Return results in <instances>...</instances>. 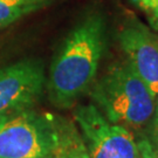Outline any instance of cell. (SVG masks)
Returning a JSON list of instances; mask_svg holds the SVG:
<instances>
[{
    "label": "cell",
    "instance_id": "obj_1",
    "mask_svg": "<svg viewBox=\"0 0 158 158\" xmlns=\"http://www.w3.org/2000/svg\"><path fill=\"white\" fill-rule=\"evenodd\" d=\"M106 46L102 17L90 15L68 35L52 63L48 94L53 104L68 108L89 89Z\"/></svg>",
    "mask_w": 158,
    "mask_h": 158
},
{
    "label": "cell",
    "instance_id": "obj_2",
    "mask_svg": "<svg viewBox=\"0 0 158 158\" xmlns=\"http://www.w3.org/2000/svg\"><path fill=\"white\" fill-rule=\"evenodd\" d=\"M91 98L108 121L134 129L147 124L156 109V98L128 61L108 70Z\"/></svg>",
    "mask_w": 158,
    "mask_h": 158
},
{
    "label": "cell",
    "instance_id": "obj_3",
    "mask_svg": "<svg viewBox=\"0 0 158 158\" xmlns=\"http://www.w3.org/2000/svg\"><path fill=\"white\" fill-rule=\"evenodd\" d=\"M90 158H142L138 143L125 127L108 121L94 104L74 113Z\"/></svg>",
    "mask_w": 158,
    "mask_h": 158
},
{
    "label": "cell",
    "instance_id": "obj_4",
    "mask_svg": "<svg viewBox=\"0 0 158 158\" xmlns=\"http://www.w3.org/2000/svg\"><path fill=\"white\" fill-rule=\"evenodd\" d=\"M52 147L51 118L26 110L0 117V158H46Z\"/></svg>",
    "mask_w": 158,
    "mask_h": 158
},
{
    "label": "cell",
    "instance_id": "obj_5",
    "mask_svg": "<svg viewBox=\"0 0 158 158\" xmlns=\"http://www.w3.org/2000/svg\"><path fill=\"white\" fill-rule=\"evenodd\" d=\"M45 83L42 66L26 60L0 68V117L25 111L39 100Z\"/></svg>",
    "mask_w": 158,
    "mask_h": 158
},
{
    "label": "cell",
    "instance_id": "obj_6",
    "mask_svg": "<svg viewBox=\"0 0 158 158\" xmlns=\"http://www.w3.org/2000/svg\"><path fill=\"white\" fill-rule=\"evenodd\" d=\"M121 48L138 76L158 98V41L141 25H130L118 34Z\"/></svg>",
    "mask_w": 158,
    "mask_h": 158
},
{
    "label": "cell",
    "instance_id": "obj_7",
    "mask_svg": "<svg viewBox=\"0 0 158 158\" xmlns=\"http://www.w3.org/2000/svg\"><path fill=\"white\" fill-rule=\"evenodd\" d=\"M54 158H90L83 137L73 122L51 117Z\"/></svg>",
    "mask_w": 158,
    "mask_h": 158
},
{
    "label": "cell",
    "instance_id": "obj_8",
    "mask_svg": "<svg viewBox=\"0 0 158 158\" xmlns=\"http://www.w3.org/2000/svg\"><path fill=\"white\" fill-rule=\"evenodd\" d=\"M46 0H0V27H5L15 20L38 10Z\"/></svg>",
    "mask_w": 158,
    "mask_h": 158
},
{
    "label": "cell",
    "instance_id": "obj_9",
    "mask_svg": "<svg viewBox=\"0 0 158 158\" xmlns=\"http://www.w3.org/2000/svg\"><path fill=\"white\" fill-rule=\"evenodd\" d=\"M142 158H158V143L153 139L144 138L138 143Z\"/></svg>",
    "mask_w": 158,
    "mask_h": 158
},
{
    "label": "cell",
    "instance_id": "obj_10",
    "mask_svg": "<svg viewBox=\"0 0 158 158\" xmlns=\"http://www.w3.org/2000/svg\"><path fill=\"white\" fill-rule=\"evenodd\" d=\"M142 8H144L145 11H148L151 14L153 21L158 28V0H149Z\"/></svg>",
    "mask_w": 158,
    "mask_h": 158
},
{
    "label": "cell",
    "instance_id": "obj_11",
    "mask_svg": "<svg viewBox=\"0 0 158 158\" xmlns=\"http://www.w3.org/2000/svg\"><path fill=\"white\" fill-rule=\"evenodd\" d=\"M155 117H153V131H152V139L158 143V101L155 109Z\"/></svg>",
    "mask_w": 158,
    "mask_h": 158
},
{
    "label": "cell",
    "instance_id": "obj_12",
    "mask_svg": "<svg viewBox=\"0 0 158 158\" xmlns=\"http://www.w3.org/2000/svg\"><path fill=\"white\" fill-rule=\"evenodd\" d=\"M149 0H137V2H138V5L141 6V7H143V6L147 4Z\"/></svg>",
    "mask_w": 158,
    "mask_h": 158
},
{
    "label": "cell",
    "instance_id": "obj_13",
    "mask_svg": "<svg viewBox=\"0 0 158 158\" xmlns=\"http://www.w3.org/2000/svg\"><path fill=\"white\" fill-rule=\"evenodd\" d=\"M46 158H54V157H53V155H52V153H51V155H49L48 157H46Z\"/></svg>",
    "mask_w": 158,
    "mask_h": 158
}]
</instances>
